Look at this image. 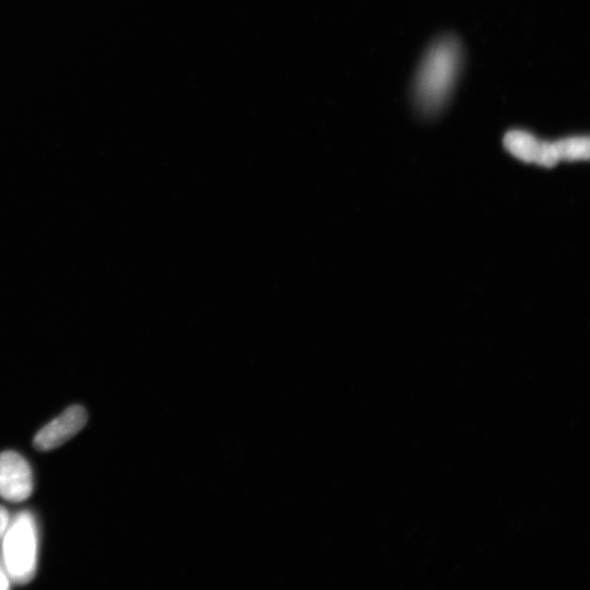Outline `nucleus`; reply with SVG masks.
<instances>
[{"mask_svg": "<svg viewBox=\"0 0 590 590\" xmlns=\"http://www.w3.org/2000/svg\"><path fill=\"white\" fill-rule=\"evenodd\" d=\"M460 59V47L453 38L431 47L416 80V101L423 112L433 114L443 108L455 85Z\"/></svg>", "mask_w": 590, "mask_h": 590, "instance_id": "1", "label": "nucleus"}, {"mask_svg": "<svg viewBox=\"0 0 590 590\" xmlns=\"http://www.w3.org/2000/svg\"><path fill=\"white\" fill-rule=\"evenodd\" d=\"M6 570L17 584L29 583L37 569L38 533L30 513H20L5 533Z\"/></svg>", "mask_w": 590, "mask_h": 590, "instance_id": "2", "label": "nucleus"}, {"mask_svg": "<svg viewBox=\"0 0 590 590\" xmlns=\"http://www.w3.org/2000/svg\"><path fill=\"white\" fill-rule=\"evenodd\" d=\"M33 491L32 470L27 460L16 452L0 454V498L22 502Z\"/></svg>", "mask_w": 590, "mask_h": 590, "instance_id": "3", "label": "nucleus"}, {"mask_svg": "<svg viewBox=\"0 0 590 590\" xmlns=\"http://www.w3.org/2000/svg\"><path fill=\"white\" fill-rule=\"evenodd\" d=\"M88 421V413L85 407L80 405L66 409L61 416L47 424L33 440L35 450L50 452L73 439Z\"/></svg>", "mask_w": 590, "mask_h": 590, "instance_id": "4", "label": "nucleus"}, {"mask_svg": "<svg viewBox=\"0 0 590 590\" xmlns=\"http://www.w3.org/2000/svg\"><path fill=\"white\" fill-rule=\"evenodd\" d=\"M504 147L516 159L554 168L561 162L556 141H544L525 131H511L503 140Z\"/></svg>", "mask_w": 590, "mask_h": 590, "instance_id": "5", "label": "nucleus"}, {"mask_svg": "<svg viewBox=\"0 0 590 590\" xmlns=\"http://www.w3.org/2000/svg\"><path fill=\"white\" fill-rule=\"evenodd\" d=\"M561 161L588 160L590 143L588 137L576 136L556 141Z\"/></svg>", "mask_w": 590, "mask_h": 590, "instance_id": "6", "label": "nucleus"}, {"mask_svg": "<svg viewBox=\"0 0 590 590\" xmlns=\"http://www.w3.org/2000/svg\"><path fill=\"white\" fill-rule=\"evenodd\" d=\"M9 524V514L4 506L0 505V539H2L6 533Z\"/></svg>", "mask_w": 590, "mask_h": 590, "instance_id": "7", "label": "nucleus"}, {"mask_svg": "<svg viewBox=\"0 0 590 590\" xmlns=\"http://www.w3.org/2000/svg\"><path fill=\"white\" fill-rule=\"evenodd\" d=\"M9 588V580L8 576L5 574L4 570L0 568V590H6Z\"/></svg>", "mask_w": 590, "mask_h": 590, "instance_id": "8", "label": "nucleus"}]
</instances>
